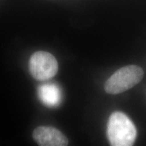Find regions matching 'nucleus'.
<instances>
[{
    "label": "nucleus",
    "mask_w": 146,
    "mask_h": 146,
    "mask_svg": "<svg viewBox=\"0 0 146 146\" xmlns=\"http://www.w3.org/2000/svg\"><path fill=\"white\" fill-rule=\"evenodd\" d=\"M107 136L111 145H133L137 137L135 126L124 113L115 112L109 118Z\"/></svg>",
    "instance_id": "nucleus-1"
},
{
    "label": "nucleus",
    "mask_w": 146,
    "mask_h": 146,
    "mask_svg": "<svg viewBox=\"0 0 146 146\" xmlns=\"http://www.w3.org/2000/svg\"><path fill=\"white\" fill-rule=\"evenodd\" d=\"M143 70L137 65H129L118 69L105 83L106 92L116 95L129 90L141 81Z\"/></svg>",
    "instance_id": "nucleus-2"
},
{
    "label": "nucleus",
    "mask_w": 146,
    "mask_h": 146,
    "mask_svg": "<svg viewBox=\"0 0 146 146\" xmlns=\"http://www.w3.org/2000/svg\"><path fill=\"white\" fill-rule=\"evenodd\" d=\"M31 75L39 81H46L56 75L58 70L57 60L52 54L39 51L32 55L29 61Z\"/></svg>",
    "instance_id": "nucleus-3"
},
{
    "label": "nucleus",
    "mask_w": 146,
    "mask_h": 146,
    "mask_svg": "<svg viewBox=\"0 0 146 146\" xmlns=\"http://www.w3.org/2000/svg\"><path fill=\"white\" fill-rule=\"evenodd\" d=\"M33 137L38 145L41 146H65L68 144L66 137L54 127H37L34 130Z\"/></svg>",
    "instance_id": "nucleus-4"
},
{
    "label": "nucleus",
    "mask_w": 146,
    "mask_h": 146,
    "mask_svg": "<svg viewBox=\"0 0 146 146\" xmlns=\"http://www.w3.org/2000/svg\"><path fill=\"white\" fill-rule=\"evenodd\" d=\"M37 94L41 102L47 107L58 106L62 99L61 89L54 83H45L40 85L38 87Z\"/></svg>",
    "instance_id": "nucleus-5"
}]
</instances>
